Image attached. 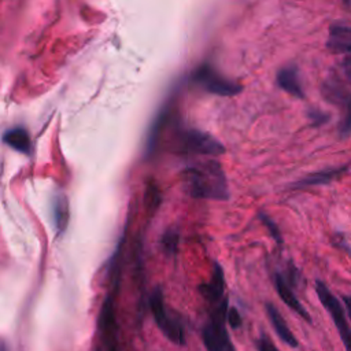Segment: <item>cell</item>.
<instances>
[{"label":"cell","instance_id":"cell-21","mask_svg":"<svg viewBox=\"0 0 351 351\" xmlns=\"http://www.w3.org/2000/svg\"><path fill=\"white\" fill-rule=\"evenodd\" d=\"M308 118L313 122V125H321L328 119V115L324 114L319 110H310L308 111Z\"/></svg>","mask_w":351,"mask_h":351},{"label":"cell","instance_id":"cell-12","mask_svg":"<svg viewBox=\"0 0 351 351\" xmlns=\"http://www.w3.org/2000/svg\"><path fill=\"white\" fill-rule=\"evenodd\" d=\"M266 313L269 315V319L276 330V333L278 335V337L288 346L291 347H298V340L296 337L293 336V333L291 332V329L288 328L285 319L282 318L281 313L277 310V307L271 303H266Z\"/></svg>","mask_w":351,"mask_h":351},{"label":"cell","instance_id":"cell-1","mask_svg":"<svg viewBox=\"0 0 351 351\" xmlns=\"http://www.w3.org/2000/svg\"><path fill=\"white\" fill-rule=\"evenodd\" d=\"M181 177L186 193L192 197L228 200L230 196L225 171L217 160L189 166L181 173Z\"/></svg>","mask_w":351,"mask_h":351},{"label":"cell","instance_id":"cell-11","mask_svg":"<svg viewBox=\"0 0 351 351\" xmlns=\"http://www.w3.org/2000/svg\"><path fill=\"white\" fill-rule=\"evenodd\" d=\"M276 81H277V85L287 93H289L295 97H299V99H302L304 96L302 82H300V75L295 66L282 67L277 73Z\"/></svg>","mask_w":351,"mask_h":351},{"label":"cell","instance_id":"cell-6","mask_svg":"<svg viewBox=\"0 0 351 351\" xmlns=\"http://www.w3.org/2000/svg\"><path fill=\"white\" fill-rule=\"evenodd\" d=\"M193 81L203 86L204 90L218 96H234L243 90V86L234 81H230L214 70L210 64H203L192 75Z\"/></svg>","mask_w":351,"mask_h":351},{"label":"cell","instance_id":"cell-16","mask_svg":"<svg viewBox=\"0 0 351 351\" xmlns=\"http://www.w3.org/2000/svg\"><path fill=\"white\" fill-rule=\"evenodd\" d=\"M160 189L158 186V184L154 180H149L145 185V191H144V207L148 215L155 214L156 208L160 204Z\"/></svg>","mask_w":351,"mask_h":351},{"label":"cell","instance_id":"cell-20","mask_svg":"<svg viewBox=\"0 0 351 351\" xmlns=\"http://www.w3.org/2000/svg\"><path fill=\"white\" fill-rule=\"evenodd\" d=\"M258 351H280L273 341L266 337V336H261V339L258 340Z\"/></svg>","mask_w":351,"mask_h":351},{"label":"cell","instance_id":"cell-5","mask_svg":"<svg viewBox=\"0 0 351 351\" xmlns=\"http://www.w3.org/2000/svg\"><path fill=\"white\" fill-rule=\"evenodd\" d=\"M315 292L318 295L319 302L322 303V306L329 313L335 326L337 328V332L340 335V339L344 344L346 351H351V328H350V325L346 319L344 310H343L339 299L321 281L315 282Z\"/></svg>","mask_w":351,"mask_h":351},{"label":"cell","instance_id":"cell-17","mask_svg":"<svg viewBox=\"0 0 351 351\" xmlns=\"http://www.w3.org/2000/svg\"><path fill=\"white\" fill-rule=\"evenodd\" d=\"M180 234L177 229H167L162 236V245L169 255H174L178 248Z\"/></svg>","mask_w":351,"mask_h":351},{"label":"cell","instance_id":"cell-22","mask_svg":"<svg viewBox=\"0 0 351 351\" xmlns=\"http://www.w3.org/2000/svg\"><path fill=\"white\" fill-rule=\"evenodd\" d=\"M343 71H344L347 80L351 82V53L347 55L343 60Z\"/></svg>","mask_w":351,"mask_h":351},{"label":"cell","instance_id":"cell-3","mask_svg":"<svg viewBox=\"0 0 351 351\" xmlns=\"http://www.w3.org/2000/svg\"><path fill=\"white\" fill-rule=\"evenodd\" d=\"M321 92L325 100L340 108L339 133L343 138L348 137L351 134V92L337 78H328Z\"/></svg>","mask_w":351,"mask_h":351},{"label":"cell","instance_id":"cell-23","mask_svg":"<svg viewBox=\"0 0 351 351\" xmlns=\"http://www.w3.org/2000/svg\"><path fill=\"white\" fill-rule=\"evenodd\" d=\"M343 300H344L346 308H347L348 315H350V319H351V296H344V298H343Z\"/></svg>","mask_w":351,"mask_h":351},{"label":"cell","instance_id":"cell-18","mask_svg":"<svg viewBox=\"0 0 351 351\" xmlns=\"http://www.w3.org/2000/svg\"><path fill=\"white\" fill-rule=\"evenodd\" d=\"M259 218H261L262 223L269 229V233H270V236L274 239V241L278 243V244H281V243H282V237H281L280 229H278V226L276 225L274 219H271V218H270L267 214H265V213H259Z\"/></svg>","mask_w":351,"mask_h":351},{"label":"cell","instance_id":"cell-14","mask_svg":"<svg viewBox=\"0 0 351 351\" xmlns=\"http://www.w3.org/2000/svg\"><path fill=\"white\" fill-rule=\"evenodd\" d=\"M52 214H53V225H55L56 233L62 234L67 229L69 217H70L69 200H67V197L63 193H58L53 197Z\"/></svg>","mask_w":351,"mask_h":351},{"label":"cell","instance_id":"cell-9","mask_svg":"<svg viewBox=\"0 0 351 351\" xmlns=\"http://www.w3.org/2000/svg\"><path fill=\"white\" fill-rule=\"evenodd\" d=\"M223 291H225V276H223V270L222 266L219 263L214 265V271L211 274V278L208 282L202 284L199 287V292L202 293V296L210 302V303H221L225 296H223Z\"/></svg>","mask_w":351,"mask_h":351},{"label":"cell","instance_id":"cell-4","mask_svg":"<svg viewBox=\"0 0 351 351\" xmlns=\"http://www.w3.org/2000/svg\"><path fill=\"white\" fill-rule=\"evenodd\" d=\"M228 299L225 298L210 315V322L203 328V343L207 351H223L230 340L225 321L228 315Z\"/></svg>","mask_w":351,"mask_h":351},{"label":"cell","instance_id":"cell-19","mask_svg":"<svg viewBox=\"0 0 351 351\" xmlns=\"http://www.w3.org/2000/svg\"><path fill=\"white\" fill-rule=\"evenodd\" d=\"M226 321L232 329H237L241 326V315L236 307H229Z\"/></svg>","mask_w":351,"mask_h":351},{"label":"cell","instance_id":"cell-8","mask_svg":"<svg viewBox=\"0 0 351 351\" xmlns=\"http://www.w3.org/2000/svg\"><path fill=\"white\" fill-rule=\"evenodd\" d=\"M326 47L335 53H351V21H336L330 25Z\"/></svg>","mask_w":351,"mask_h":351},{"label":"cell","instance_id":"cell-25","mask_svg":"<svg viewBox=\"0 0 351 351\" xmlns=\"http://www.w3.org/2000/svg\"><path fill=\"white\" fill-rule=\"evenodd\" d=\"M1 351H8V346H7L5 340H3V341H1Z\"/></svg>","mask_w":351,"mask_h":351},{"label":"cell","instance_id":"cell-13","mask_svg":"<svg viewBox=\"0 0 351 351\" xmlns=\"http://www.w3.org/2000/svg\"><path fill=\"white\" fill-rule=\"evenodd\" d=\"M3 141L11 147L12 149L29 155L32 151V140L30 136L27 133V130L22 126H15L8 129L4 134H3Z\"/></svg>","mask_w":351,"mask_h":351},{"label":"cell","instance_id":"cell-2","mask_svg":"<svg viewBox=\"0 0 351 351\" xmlns=\"http://www.w3.org/2000/svg\"><path fill=\"white\" fill-rule=\"evenodd\" d=\"M151 311L158 328L162 333L174 344L184 346L185 344V329L180 318L171 315L165 304V298L162 289L158 287L154 289L149 299Z\"/></svg>","mask_w":351,"mask_h":351},{"label":"cell","instance_id":"cell-10","mask_svg":"<svg viewBox=\"0 0 351 351\" xmlns=\"http://www.w3.org/2000/svg\"><path fill=\"white\" fill-rule=\"evenodd\" d=\"M274 285H276L277 293H278V296L281 298V300H282L289 308H292L295 313H298L302 318H304L307 322H311L310 314H308L307 310L303 307V304L299 302V299L295 296V293H293V291L291 289L288 281H287L280 273H277V274L274 276Z\"/></svg>","mask_w":351,"mask_h":351},{"label":"cell","instance_id":"cell-24","mask_svg":"<svg viewBox=\"0 0 351 351\" xmlns=\"http://www.w3.org/2000/svg\"><path fill=\"white\" fill-rule=\"evenodd\" d=\"M223 351H234V347H233L232 340H229V341H228V344H226V347H225V350H223Z\"/></svg>","mask_w":351,"mask_h":351},{"label":"cell","instance_id":"cell-15","mask_svg":"<svg viewBox=\"0 0 351 351\" xmlns=\"http://www.w3.org/2000/svg\"><path fill=\"white\" fill-rule=\"evenodd\" d=\"M347 170V167H337V169H326V170H321L317 173H313L299 181H296L293 184L292 188H307V186H313V185H321V184H326L337 177H340L344 171Z\"/></svg>","mask_w":351,"mask_h":351},{"label":"cell","instance_id":"cell-7","mask_svg":"<svg viewBox=\"0 0 351 351\" xmlns=\"http://www.w3.org/2000/svg\"><path fill=\"white\" fill-rule=\"evenodd\" d=\"M180 141H181L182 149L192 154L217 156L225 152V147L219 140H217L213 134L203 130H197V129L184 130Z\"/></svg>","mask_w":351,"mask_h":351}]
</instances>
